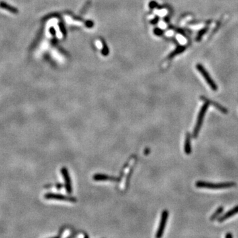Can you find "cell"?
I'll list each match as a JSON object with an SVG mask.
<instances>
[{
    "instance_id": "277c9868",
    "label": "cell",
    "mask_w": 238,
    "mask_h": 238,
    "mask_svg": "<svg viewBox=\"0 0 238 238\" xmlns=\"http://www.w3.org/2000/svg\"><path fill=\"white\" fill-rule=\"evenodd\" d=\"M168 216H169V212L167 210H165L162 212L161 220H160L159 225L158 229H157V233L156 235V237H161L163 236V234H164V232L165 231V228L166 226V224H167Z\"/></svg>"
},
{
    "instance_id": "30bf717a",
    "label": "cell",
    "mask_w": 238,
    "mask_h": 238,
    "mask_svg": "<svg viewBox=\"0 0 238 238\" xmlns=\"http://www.w3.org/2000/svg\"><path fill=\"white\" fill-rule=\"evenodd\" d=\"M93 179L95 181H116V178L113 177H109L105 175H101V174H97L93 177Z\"/></svg>"
},
{
    "instance_id": "ba28073f",
    "label": "cell",
    "mask_w": 238,
    "mask_h": 238,
    "mask_svg": "<svg viewBox=\"0 0 238 238\" xmlns=\"http://www.w3.org/2000/svg\"><path fill=\"white\" fill-rule=\"evenodd\" d=\"M200 99H202V100L204 101V102H208L210 105H212V106H214L215 108H216L218 110H219L221 113H224V114H228V110H227V109H226L225 107H224L222 105L216 103V102H214L211 100H210V99H207L204 96L200 97Z\"/></svg>"
},
{
    "instance_id": "8992f818",
    "label": "cell",
    "mask_w": 238,
    "mask_h": 238,
    "mask_svg": "<svg viewBox=\"0 0 238 238\" xmlns=\"http://www.w3.org/2000/svg\"><path fill=\"white\" fill-rule=\"evenodd\" d=\"M61 173L62 174V176L65 181V187L67 193L71 194L72 192V188H71V183L70 181V177L69 175V173L66 167H62L61 169Z\"/></svg>"
},
{
    "instance_id": "3957f363",
    "label": "cell",
    "mask_w": 238,
    "mask_h": 238,
    "mask_svg": "<svg viewBox=\"0 0 238 238\" xmlns=\"http://www.w3.org/2000/svg\"><path fill=\"white\" fill-rule=\"evenodd\" d=\"M196 69H197L198 71L200 73L202 76H203V77L205 79V81L207 82V84H208L210 87L213 91H217L218 90V86L217 85L215 84V82L213 81V79L211 78V77L210 76L209 74L208 73V71L206 70V69L204 68L203 66L200 63L196 65Z\"/></svg>"
},
{
    "instance_id": "4fadbf2b",
    "label": "cell",
    "mask_w": 238,
    "mask_h": 238,
    "mask_svg": "<svg viewBox=\"0 0 238 238\" xmlns=\"http://www.w3.org/2000/svg\"><path fill=\"white\" fill-rule=\"evenodd\" d=\"M207 30H208V29H207V28H204V29H202L201 30H200V31H199L198 33L197 38H196V40H197V41L200 40L201 38H202V37H203V36L204 34H205L206 32L207 31Z\"/></svg>"
},
{
    "instance_id": "9a60e30c",
    "label": "cell",
    "mask_w": 238,
    "mask_h": 238,
    "mask_svg": "<svg viewBox=\"0 0 238 238\" xmlns=\"http://www.w3.org/2000/svg\"><path fill=\"white\" fill-rule=\"evenodd\" d=\"M156 32L157 33V35H161L162 33V30H156Z\"/></svg>"
},
{
    "instance_id": "5bb4252c",
    "label": "cell",
    "mask_w": 238,
    "mask_h": 238,
    "mask_svg": "<svg viewBox=\"0 0 238 238\" xmlns=\"http://www.w3.org/2000/svg\"><path fill=\"white\" fill-rule=\"evenodd\" d=\"M225 237H228H228H233V235H232L231 233H228V234H227L226 235Z\"/></svg>"
},
{
    "instance_id": "6da1fadb",
    "label": "cell",
    "mask_w": 238,
    "mask_h": 238,
    "mask_svg": "<svg viewBox=\"0 0 238 238\" xmlns=\"http://www.w3.org/2000/svg\"><path fill=\"white\" fill-rule=\"evenodd\" d=\"M196 187L198 188H205L210 189H227L236 186V183L234 182H219V183H213V182H205V181H197L195 183Z\"/></svg>"
},
{
    "instance_id": "8fae6325",
    "label": "cell",
    "mask_w": 238,
    "mask_h": 238,
    "mask_svg": "<svg viewBox=\"0 0 238 238\" xmlns=\"http://www.w3.org/2000/svg\"><path fill=\"white\" fill-rule=\"evenodd\" d=\"M224 211V208L222 206H220L216 211L214 212V214H213L211 216H210V220L211 221H214L215 220L218 219V218H219V216L222 214Z\"/></svg>"
},
{
    "instance_id": "7c38bea8",
    "label": "cell",
    "mask_w": 238,
    "mask_h": 238,
    "mask_svg": "<svg viewBox=\"0 0 238 238\" xmlns=\"http://www.w3.org/2000/svg\"><path fill=\"white\" fill-rule=\"evenodd\" d=\"M185 49H186V47H185V46H179V47H177V48L175 50H174L172 52V53H171L169 55V58H172L177 56V54H181V52H183Z\"/></svg>"
},
{
    "instance_id": "7a4b0ae2",
    "label": "cell",
    "mask_w": 238,
    "mask_h": 238,
    "mask_svg": "<svg viewBox=\"0 0 238 238\" xmlns=\"http://www.w3.org/2000/svg\"><path fill=\"white\" fill-rule=\"evenodd\" d=\"M209 105H210V104L208 102H205L204 104L200 108V111H199L198 117H197V120H196V123L195 124V128H194V131L193 132V138H195V139L198 137V135L199 134V132H200L201 126H202V125H203L204 116H205L207 110H208V109Z\"/></svg>"
},
{
    "instance_id": "9c48e42d",
    "label": "cell",
    "mask_w": 238,
    "mask_h": 238,
    "mask_svg": "<svg viewBox=\"0 0 238 238\" xmlns=\"http://www.w3.org/2000/svg\"><path fill=\"white\" fill-rule=\"evenodd\" d=\"M184 151L187 155H190L191 154V134L189 132H187L186 136H185Z\"/></svg>"
},
{
    "instance_id": "52a82bcc",
    "label": "cell",
    "mask_w": 238,
    "mask_h": 238,
    "mask_svg": "<svg viewBox=\"0 0 238 238\" xmlns=\"http://www.w3.org/2000/svg\"><path fill=\"white\" fill-rule=\"evenodd\" d=\"M237 213H238V206H235L234 208L231 209L230 210H229L228 212L225 213V214L222 215V216L218 218V219H217L218 222H223L224 221H225L227 219H228V218L233 216L236 215V214H237Z\"/></svg>"
},
{
    "instance_id": "5b68a950",
    "label": "cell",
    "mask_w": 238,
    "mask_h": 238,
    "mask_svg": "<svg viewBox=\"0 0 238 238\" xmlns=\"http://www.w3.org/2000/svg\"><path fill=\"white\" fill-rule=\"evenodd\" d=\"M45 198L46 199H49V200H60L68 202H76V198H75L60 195V194L47 193L45 195Z\"/></svg>"
}]
</instances>
